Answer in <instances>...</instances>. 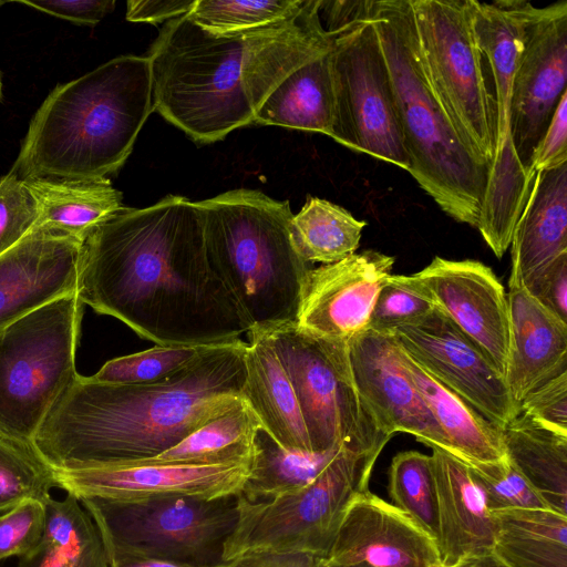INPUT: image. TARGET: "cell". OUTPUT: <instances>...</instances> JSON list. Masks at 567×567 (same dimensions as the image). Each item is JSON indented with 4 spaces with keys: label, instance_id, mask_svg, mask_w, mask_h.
Segmentation results:
<instances>
[{
    "label": "cell",
    "instance_id": "23",
    "mask_svg": "<svg viewBox=\"0 0 567 567\" xmlns=\"http://www.w3.org/2000/svg\"><path fill=\"white\" fill-rule=\"evenodd\" d=\"M509 349L505 381L519 403L567 370V322L539 305L520 280L508 281Z\"/></svg>",
    "mask_w": 567,
    "mask_h": 567
},
{
    "label": "cell",
    "instance_id": "38",
    "mask_svg": "<svg viewBox=\"0 0 567 567\" xmlns=\"http://www.w3.org/2000/svg\"><path fill=\"white\" fill-rule=\"evenodd\" d=\"M210 346H155L114 358L89 378L104 384H147L162 381L197 359Z\"/></svg>",
    "mask_w": 567,
    "mask_h": 567
},
{
    "label": "cell",
    "instance_id": "44",
    "mask_svg": "<svg viewBox=\"0 0 567 567\" xmlns=\"http://www.w3.org/2000/svg\"><path fill=\"white\" fill-rule=\"evenodd\" d=\"M522 285L539 305L567 322V252L535 270Z\"/></svg>",
    "mask_w": 567,
    "mask_h": 567
},
{
    "label": "cell",
    "instance_id": "22",
    "mask_svg": "<svg viewBox=\"0 0 567 567\" xmlns=\"http://www.w3.org/2000/svg\"><path fill=\"white\" fill-rule=\"evenodd\" d=\"M431 450L439 523L436 545L442 567L491 556L496 520L468 465L439 447Z\"/></svg>",
    "mask_w": 567,
    "mask_h": 567
},
{
    "label": "cell",
    "instance_id": "13",
    "mask_svg": "<svg viewBox=\"0 0 567 567\" xmlns=\"http://www.w3.org/2000/svg\"><path fill=\"white\" fill-rule=\"evenodd\" d=\"M533 4L524 0H472L473 23L493 82L495 151L477 229L497 258L509 248L534 179L526 174L511 134L512 90Z\"/></svg>",
    "mask_w": 567,
    "mask_h": 567
},
{
    "label": "cell",
    "instance_id": "34",
    "mask_svg": "<svg viewBox=\"0 0 567 567\" xmlns=\"http://www.w3.org/2000/svg\"><path fill=\"white\" fill-rule=\"evenodd\" d=\"M367 221L359 220L343 207L308 196L290 221L296 250L308 262L333 264L355 252Z\"/></svg>",
    "mask_w": 567,
    "mask_h": 567
},
{
    "label": "cell",
    "instance_id": "36",
    "mask_svg": "<svg viewBox=\"0 0 567 567\" xmlns=\"http://www.w3.org/2000/svg\"><path fill=\"white\" fill-rule=\"evenodd\" d=\"M53 487L54 471L32 443L0 432V513L25 499L44 503Z\"/></svg>",
    "mask_w": 567,
    "mask_h": 567
},
{
    "label": "cell",
    "instance_id": "54",
    "mask_svg": "<svg viewBox=\"0 0 567 567\" xmlns=\"http://www.w3.org/2000/svg\"><path fill=\"white\" fill-rule=\"evenodd\" d=\"M7 1L0 0V7L3 6Z\"/></svg>",
    "mask_w": 567,
    "mask_h": 567
},
{
    "label": "cell",
    "instance_id": "3",
    "mask_svg": "<svg viewBox=\"0 0 567 567\" xmlns=\"http://www.w3.org/2000/svg\"><path fill=\"white\" fill-rule=\"evenodd\" d=\"M288 19L214 33L187 14L169 20L148 51L153 107L196 143L252 124L269 93L299 63Z\"/></svg>",
    "mask_w": 567,
    "mask_h": 567
},
{
    "label": "cell",
    "instance_id": "5",
    "mask_svg": "<svg viewBox=\"0 0 567 567\" xmlns=\"http://www.w3.org/2000/svg\"><path fill=\"white\" fill-rule=\"evenodd\" d=\"M370 18L390 75L408 172L445 214L476 228L491 167L466 151L429 85L411 1L371 0Z\"/></svg>",
    "mask_w": 567,
    "mask_h": 567
},
{
    "label": "cell",
    "instance_id": "25",
    "mask_svg": "<svg viewBox=\"0 0 567 567\" xmlns=\"http://www.w3.org/2000/svg\"><path fill=\"white\" fill-rule=\"evenodd\" d=\"M509 247V277L520 282L567 252V162L535 174Z\"/></svg>",
    "mask_w": 567,
    "mask_h": 567
},
{
    "label": "cell",
    "instance_id": "45",
    "mask_svg": "<svg viewBox=\"0 0 567 567\" xmlns=\"http://www.w3.org/2000/svg\"><path fill=\"white\" fill-rule=\"evenodd\" d=\"M567 162V92H565L550 118V122L534 150L529 161L528 176L550 169Z\"/></svg>",
    "mask_w": 567,
    "mask_h": 567
},
{
    "label": "cell",
    "instance_id": "29",
    "mask_svg": "<svg viewBox=\"0 0 567 567\" xmlns=\"http://www.w3.org/2000/svg\"><path fill=\"white\" fill-rule=\"evenodd\" d=\"M502 433L506 460L550 511L567 516V436L522 413Z\"/></svg>",
    "mask_w": 567,
    "mask_h": 567
},
{
    "label": "cell",
    "instance_id": "37",
    "mask_svg": "<svg viewBox=\"0 0 567 567\" xmlns=\"http://www.w3.org/2000/svg\"><path fill=\"white\" fill-rule=\"evenodd\" d=\"M303 0H196L187 14L214 33H236L284 21L295 16Z\"/></svg>",
    "mask_w": 567,
    "mask_h": 567
},
{
    "label": "cell",
    "instance_id": "21",
    "mask_svg": "<svg viewBox=\"0 0 567 567\" xmlns=\"http://www.w3.org/2000/svg\"><path fill=\"white\" fill-rule=\"evenodd\" d=\"M82 240L33 228L0 255V331L35 309L78 291Z\"/></svg>",
    "mask_w": 567,
    "mask_h": 567
},
{
    "label": "cell",
    "instance_id": "48",
    "mask_svg": "<svg viewBox=\"0 0 567 567\" xmlns=\"http://www.w3.org/2000/svg\"><path fill=\"white\" fill-rule=\"evenodd\" d=\"M196 0H128L126 19L132 22L159 23L188 14Z\"/></svg>",
    "mask_w": 567,
    "mask_h": 567
},
{
    "label": "cell",
    "instance_id": "40",
    "mask_svg": "<svg viewBox=\"0 0 567 567\" xmlns=\"http://www.w3.org/2000/svg\"><path fill=\"white\" fill-rule=\"evenodd\" d=\"M468 467L491 512L511 508L549 509L506 457L501 462L476 463Z\"/></svg>",
    "mask_w": 567,
    "mask_h": 567
},
{
    "label": "cell",
    "instance_id": "6",
    "mask_svg": "<svg viewBox=\"0 0 567 567\" xmlns=\"http://www.w3.org/2000/svg\"><path fill=\"white\" fill-rule=\"evenodd\" d=\"M196 203L208 261L250 329L296 322L313 266L293 246L289 202L238 188Z\"/></svg>",
    "mask_w": 567,
    "mask_h": 567
},
{
    "label": "cell",
    "instance_id": "15",
    "mask_svg": "<svg viewBox=\"0 0 567 567\" xmlns=\"http://www.w3.org/2000/svg\"><path fill=\"white\" fill-rule=\"evenodd\" d=\"M566 81L567 1L561 0L533 8L513 80L511 134L527 176L534 150L567 92Z\"/></svg>",
    "mask_w": 567,
    "mask_h": 567
},
{
    "label": "cell",
    "instance_id": "31",
    "mask_svg": "<svg viewBox=\"0 0 567 567\" xmlns=\"http://www.w3.org/2000/svg\"><path fill=\"white\" fill-rule=\"evenodd\" d=\"M491 556L505 567H567V516L544 508L493 512Z\"/></svg>",
    "mask_w": 567,
    "mask_h": 567
},
{
    "label": "cell",
    "instance_id": "35",
    "mask_svg": "<svg viewBox=\"0 0 567 567\" xmlns=\"http://www.w3.org/2000/svg\"><path fill=\"white\" fill-rule=\"evenodd\" d=\"M388 491L391 504L437 543L436 487L431 455L417 451L396 454L390 465Z\"/></svg>",
    "mask_w": 567,
    "mask_h": 567
},
{
    "label": "cell",
    "instance_id": "27",
    "mask_svg": "<svg viewBox=\"0 0 567 567\" xmlns=\"http://www.w3.org/2000/svg\"><path fill=\"white\" fill-rule=\"evenodd\" d=\"M330 52L285 78L257 109L252 123L331 136L334 94Z\"/></svg>",
    "mask_w": 567,
    "mask_h": 567
},
{
    "label": "cell",
    "instance_id": "26",
    "mask_svg": "<svg viewBox=\"0 0 567 567\" xmlns=\"http://www.w3.org/2000/svg\"><path fill=\"white\" fill-rule=\"evenodd\" d=\"M401 357L415 388L443 431L452 455L468 465L505 460L501 429L432 378L402 348Z\"/></svg>",
    "mask_w": 567,
    "mask_h": 567
},
{
    "label": "cell",
    "instance_id": "18",
    "mask_svg": "<svg viewBox=\"0 0 567 567\" xmlns=\"http://www.w3.org/2000/svg\"><path fill=\"white\" fill-rule=\"evenodd\" d=\"M413 276L435 308L505 377L509 349L508 302L493 270L477 260H450L436 256Z\"/></svg>",
    "mask_w": 567,
    "mask_h": 567
},
{
    "label": "cell",
    "instance_id": "28",
    "mask_svg": "<svg viewBox=\"0 0 567 567\" xmlns=\"http://www.w3.org/2000/svg\"><path fill=\"white\" fill-rule=\"evenodd\" d=\"M45 526L37 545L20 556L18 567H110L109 551L93 517L81 501L66 494L44 502Z\"/></svg>",
    "mask_w": 567,
    "mask_h": 567
},
{
    "label": "cell",
    "instance_id": "7",
    "mask_svg": "<svg viewBox=\"0 0 567 567\" xmlns=\"http://www.w3.org/2000/svg\"><path fill=\"white\" fill-rule=\"evenodd\" d=\"M369 1H323L334 94L331 138L346 147L409 169L388 66L370 18Z\"/></svg>",
    "mask_w": 567,
    "mask_h": 567
},
{
    "label": "cell",
    "instance_id": "51",
    "mask_svg": "<svg viewBox=\"0 0 567 567\" xmlns=\"http://www.w3.org/2000/svg\"><path fill=\"white\" fill-rule=\"evenodd\" d=\"M326 567H365V566H360V565H338V564H328L327 563Z\"/></svg>",
    "mask_w": 567,
    "mask_h": 567
},
{
    "label": "cell",
    "instance_id": "14",
    "mask_svg": "<svg viewBox=\"0 0 567 567\" xmlns=\"http://www.w3.org/2000/svg\"><path fill=\"white\" fill-rule=\"evenodd\" d=\"M402 350L432 378L503 430L517 403L492 361L436 308L392 331Z\"/></svg>",
    "mask_w": 567,
    "mask_h": 567
},
{
    "label": "cell",
    "instance_id": "47",
    "mask_svg": "<svg viewBox=\"0 0 567 567\" xmlns=\"http://www.w3.org/2000/svg\"><path fill=\"white\" fill-rule=\"evenodd\" d=\"M326 557L305 551H252L229 560L224 567H326Z\"/></svg>",
    "mask_w": 567,
    "mask_h": 567
},
{
    "label": "cell",
    "instance_id": "2",
    "mask_svg": "<svg viewBox=\"0 0 567 567\" xmlns=\"http://www.w3.org/2000/svg\"><path fill=\"white\" fill-rule=\"evenodd\" d=\"M246 348L240 339L210 346L147 384H104L78 374L31 443L59 471L154 458L244 400Z\"/></svg>",
    "mask_w": 567,
    "mask_h": 567
},
{
    "label": "cell",
    "instance_id": "17",
    "mask_svg": "<svg viewBox=\"0 0 567 567\" xmlns=\"http://www.w3.org/2000/svg\"><path fill=\"white\" fill-rule=\"evenodd\" d=\"M358 392L379 427L409 433L451 454L450 444L405 369L392 332L371 329L347 340Z\"/></svg>",
    "mask_w": 567,
    "mask_h": 567
},
{
    "label": "cell",
    "instance_id": "41",
    "mask_svg": "<svg viewBox=\"0 0 567 567\" xmlns=\"http://www.w3.org/2000/svg\"><path fill=\"white\" fill-rule=\"evenodd\" d=\"M35 200L25 179L14 173L0 178V255L18 244L35 226Z\"/></svg>",
    "mask_w": 567,
    "mask_h": 567
},
{
    "label": "cell",
    "instance_id": "8",
    "mask_svg": "<svg viewBox=\"0 0 567 567\" xmlns=\"http://www.w3.org/2000/svg\"><path fill=\"white\" fill-rule=\"evenodd\" d=\"M83 303L62 296L0 331V432L32 442L75 379Z\"/></svg>",
    "mask_w": 567,
    "mask_h": 567
},
{
    "label": "cell",
    "instance_id": "10",
    "mask_svg": "<svg viewBox=\"0 0 567 567\" xmlns=\"http://www.w3.org/2000/svg\"><path fill=\"white\" fill-rule=\"evenodd\" d=\"M238 495L214 499L178 494L135 501L79 499L96 523L109 555L221 567L226 564L225 544L238 518Z\"/></svg>",
    "mask_w": 567,
    "mask_h": 567
},
{
    "label": "cell",
    "instance_id": "19",
    "mask_svg": "<svg viewBox=\"0 0 567 567\" xmlns=\"http://www.w3.org/2000/svg\"><path fill=\"white\" fill-rule=\"evenodd\" d=\"M393 265L394 257L365 250L313 267L303 286L296 326L331 340H349L364 332Z\"/></svg>",
    "mask_w": 567,
    "mask_h": 567
},
{
    "label": "cell",
    "instance_id": "42",
    "mask_svg": "<svg viewBox=\"0 0 567 567\" xmlns=\"http://www.w3.org/2000/svg\"><path fill=\"white\" fill-rule=\"evenodd\" d=\"M45 526L44 503L25 499L0 514V560L22 556L41 538Z\"/></svg>",
    "mask_w": 567,
    "mask_h": 567
},
{
    "label": "cell",
    "instance_id": "4",
    "mask_svg": "<svg viewBox=\"0 0 567 567\" xmlns=\"http://www.w3.org/2000/svg\"><path fill=\"white\" fill-rule=\"evenodd\" d=\"M153 111L148 58H114L51 91L11 172L23 179L107 178L123 166Z\"/></svg>",
    "mask_w": 567,
    "mask_h": 567
},
{
    "label": "cell",
    "instance_id": "24",
    "mask_svg": "<svg viewBox=\"0 0 567 567\" xmlns=\"http://www.w3.org/2000/svg\"><path fill=\"white\" fill-rule=\"evenodd\" d=\"M244 399L287 450L313 452L292 384L264 330L247 331Z\"/></svg>",
    "mask_w": 567,
    "mask_h": 567
},
{
    "label": "cell",
    "instance_id": "30",
    "mask_svg": "<svg viewBox=\"0 0 567 567\" xmlns=\"http://www.w3.org/2000/svg\"><path fill=\"white\" fill-rule=\"evenodd\" d=\"M25 183L37 204L34 228L83 239L92 227L123 207L122 193L109 178H30Z\"/></svg>",
    "mask_w": 567,
    "mask_h": 567
},
{
    "label": "cell",
    "instance_id": "11",
    "mask_svg": "<svg viewBox=\"0 0 567 567\" xmlns=\"http://www.w3.org/2000/svg\"><path fill=\"white\" fill-rule=\"evenodd\" d=\"M429 85L463 146L492 167L493 95L473 23L472 0H410Z\"/></svg>",
    "mask_w": 567,
    "mask_h": 567
},
{
    "label": "cell",
    "instance_id": "52",
    "mask_svg": "<svg viewBox=\"0 0 567 567\" xmlns=\"http://www.w3.org/2000/svg\"><path fill=\"white\" fill-rule=\"evenodd\" d=\"M454 567H483V566L478 561H473V563L458 565V566H454Z\"/></svg>",
    "mask_w": 567,
    "mask_h": 567
},
{
    "label": "cell",
    "instance_id": "12",
    "mask_svg": "<svg viewBox=\"0 0 567 567\" xmlns=\"http://www.w3.org/2000/svg\"><path fill=\"white\" fill-rule=\"evenodd\" d=\"M264 331L292 384L313 452L383 450L392 436L358 392L347 340L316 337L296 322Z\"/></svg>",
    "mask_w": 567,
    "mask_h": 567
},
{
    "label": "cell",
    "instance_id": "50",
    "mask_svg": "<svg viewBox=\"0 0 567 567\" xmlns=\"http://www.w3.org/2000/svg\"><path fill=\"white\" fill-rule=\"evenodd\" d=\"M478 563L483 567H505L502 564H499L498 561H496L492 556L485 557V558L478 560Z\"/></svg>",
    "mask_w": 567,
    "mask_h": 567
},
{
    "label": "cell",
    "instance_id": "33",
    "mask_svg": "<svg viewBox=\"0 0 567 567\" xmlns=\"http://www.w3.org/2000/svg\"><path fill=\"white\" fill-rule=\"evenodd\" d=\"M245 401L203 424L153 460L187 464H218L252 457L256 432L261 427Z\"/></svg>",
    "mask_w": 567,
    "mask_h": 567
},
{
    "label": "cell",
    "instance_id": "16",
    "mask_svg": "<svg viewBox=\"0 0 567 567\" xmlns=\"http://www.w3.org/2000/svg\"><path fill=\"white\" fill-rule=\"evenodd\" d=\"M251 460L187 464L150 458L82 470L53 471L56 486L78 498L135 501L178 494L214 499L240 494Z\"/></svg>",
    "mask_w": 567,
    "mask_h": 567
},
{
    "label": "cell",
    "instance_id": "20",
    "mask_svg": "<svg viewBox=\"0 0 567 567\" xmlns=\"http://www.w3.org/2000/svg\"><path fill=\"white\" fill-rule=\"evenodd\" d=\"M326 561L365 567H442L435 540L408 514L370 489L349 505Z\"/></svg>",
    "mask_w": 567,
    "mask_h": 567
},
{
    "label": "cell",
    "instance_id": "32",
    "mask_svg": "<svg viewBox=\"0 0 567 567\" xmlns=\"http://www.w3.org/2000/svg\"><path fill=\"white\" fill-rule=\"evenodd\" d=\"M339 449L327 452L287 450L261 426L255 435L251 466L240 495L259 502L301 489L320 474Z\"/></svg>",
    "mask_w": 567,
    "mask_h": 567
},
{
    "label": "cell",
    "instance_id": "49",
    "mask_svg": "<svg viewBox=\"0 0 567 567\" xmlns=\"http://www.w3.org/2000/svg\"><path fill=\"white\" fill-rule=\"evenodd\" d=\"M110 567H194L167 560L143 558L128 555H109ZM225 566V565H224ZM221 566V567H224Z\"/></svg>",
    "mask_w": 567,
    "mask_h": 567
},
{
    "label": "cell",
    "instance_id": "39",
    "mask_svg": "<svg viewBox=\"0 0 567 567\" xmlns=\"http://www.w3.org/2000/svg\"><path fill=\"white\" fill-rule=\"evenodd\" d=\"M435 305L412 275H391L381 287L369 322V329L392 332L429 315Z\"/></svg>",
    "mask_w": 567,
    "mask_h": 567
},
{
    "label": "cell",
    "instance_id": "53",
    "mask_svg": "<svg viewBox=\"0 0 567 567\" xmlns=\"http://www.w3.org/2000/svg\"><path fill=\"white\" fill-rule=\"evenodd\" d=\"M1 91H2V83H1V78H0V97H1Z\"/></svg>",
    "mask_w": 567,
    "mask_h": 567
},
{
    "label": "cell",
    "instance_id": "43",
    "mask_svg": "<svg viewBox=\"0 0 567 567\" xmlns=\"http://www.w3.org/2000/svg\"><path fill=\"white\" fill-rule=\"evenodd\" d=\"M519 413L567 436V370L530 391L519 402Z\"/></svg>",
    "mask_w": 567,
    "mask_h": 567
},
{
    "label": "cell",
    "instance_id": "9",
    "mask_svg": "<svg viewBox=\"0 0 567 567\" xmlns=\"http://www.w3.org/2000/svg\"><path fill=\"white\" fill-rule=\"evenodd\" d=\"M382 450L340 447L307 486L267 501L238 495V518L224 547L227 563L252 551H305L327 556L352 501L369 489Z\"/></svg>",
    "mask_w": 567,
    "mask_h": 567
},
{
    "label": "cell",
    "instance_id": "1",
    "mask_svg": "<svg viewBox=\"0 0 567 567\" xmlns=\"http://www.w3.org/2000/svg\"><path fill=\"white\" fill-rule=\"evenodd\" d=\"M78 295L157 346H214L250 323L212 268L196 202L167 195L123 206L84 236Z\"/></svg>",
    "mask_w": 567,
    "mask_h": 567
},
{
    "label": "cell",
    "instance_id": "46",
    "mask_svg": "<svg viewBox=\"0 0 567 567\" xmlns=\"http://www.w3.org/2000/svg\"><path fill=\"white\" fill-rule=\"evenodd\" d=\"M17 2L85 25H95L115 7L114 0H18Z\"/></svg>",
    "mask_w": 567,
    "mask_h": 567
}]
</instances>
